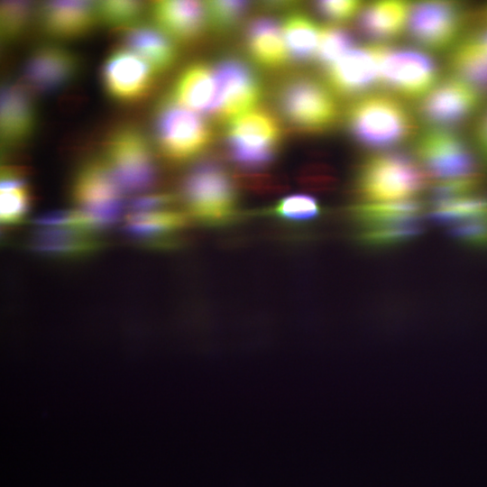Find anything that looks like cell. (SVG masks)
Returning <instances> with one entry per match:
<instances>
[{
    "instance_id": "37",
    "label": "cell",
    "mask_w": 487,
    "mask_h": 487,
    "mask_svg": "<svg viewBox=\"0 0 487 487\" xmlns=\"http://www.w3.org/2000/svg\"><path fill=\"white\" fill-rule=\"evenodd\" d=\"M482 184L478 173L439 179L431 188L432 203L473 195Z\"/></svg>"
},
{
    "instance_id": "36",
    "label": "cell",
    "mask_w": 487,
    "mask_h": 487,
    "mask_svg": "<svg viewBox=\"0 0 487 487\" xmlns=\"http://www.w3.org/2000/svg\"><path fill=\"white\" fill-rule=\"evenodd\" d=\"M208 20L217 30H228L238 24L249 9L244 1H209L206 3Z\"/></svg>"
},
{
    "instance_id": "15",
    "label": "cell",
    "mask_w": 487,
    "mask_h": 487,
    "mask_svg": "<svg viewBox=\"0 0 487 487\" xmlns=\"http://www.w3.org/2000/svg\"><path fill=\"white\" fill-rule=\"evenodd\" d=\"M482 94L455 77L435 86L418 106L426 122L440 126H454L468 119L479 107Z\"/></svg>"
},
{
    "instance_id": "12",
    "label": "cell",
    "mask_w": 487,
    "mask_h": 487,
    "mask_svg": "<svg viewBox=\"0 0 487 487\" xmlns=\"http://www.w3.org/2000/svg\"><path fill=\"white\" fill-rule=\"evenodd\" d=\"M464 14L457 4L424 1L410 6L408 18L409 37L422 47L442 51L458 38Z\"/></svg>"
},
{
    "instance_id": "23",
    "label": "cell",
    "mask_w": 487,
    "mask_h": 487,
    "mask_svg": "<svg viewBox=\"0 0 487 487\" xmlns=\"http://www.w3.org/2000/svg\"><path fill=\"white\" fill-rule=\"evenodd\" d=\"M125 48L145 60L158 73L170 69L177 60V49L171 39L160 29L136 24L124 37Z\"/></svg>"
},
{
    "instance_id": "33",
    "label": "cell",
    "mask_w": 487,
    "mask_h": 487,
    "mask_svg": "<svg viewBox=\"0 0 487 487\" xmlns=\"http://www.w3.org/2000/svg\"><path fill=\"white\" fill-rule=\"evenodd\" d=\"M266 214L287 221H308L321 214V207L309 195L292 194L278 200Z\"/></svg>"
},
{
    "instance_id": "29",
    "label": "cell",
    "mask_w": 487,
    "mask_h": 487,
    "mask_svg": "<svg viewBox=\"0 0 487 487\" xmlns=\"http://www.w3.org/2000/svg\"><path fill=\"white\" fill-rule=\"evenodd\" d=\"M431 219L446 226L487 218V198L475 195L432 203Z\"/></svg>"
},
{
    "instance_id": "8",
    "label": "cell",
    "mask_w": 487,
    "mask_h": 487,
    "mask_svg": "<svg viewBox=\"0 0 487 487\" xmlns=\"http://www.w3.org/2000/svg\"><path fill=\"white\" fill-rule=\"evenodd\" d=\"M73 198L100 228L114 222L122 207V188L103 159L91 160L77 172Z\"/></svg>"
},
{
    "instance_id": "31",
    "label": "cell",
    "mask_w": 487,
    "mask_h": 487,
    "mask_svg": "<svg viewBox=\"0 0 487 487\" xmlns=\"http://www.w3.org/2000/svg\"><path fill=\"white\" fill-rule=\"evenodd\" d=\"M354 43L352 32L345 27L329 25L321 28L317 63L326 69L353 49Z\"/></svg>"
},
{
    "instance_id": "22",
    "label": "cell",
    "mask_w": 487,
    "mask_h": 487,
    "mask_svg": "<svg viewBox=\"0 0 487 487\" xmlns=\"http://www.w3.org/2000/svg\"><path fill=\"white\" fill-rule=\"evenodd\" d=\"M245 45L251 58L266 69L281 68L289 60L282 28L271 18L261 17L251 22L245 32Z\"/></svg>"
},
{
    "instance_id": "38",
    "label": "cell",
    "mask_w": 487,
    "mask_h": 487,
    "mask_svg": "<svg viewBox=\"0 0 487 487\" xmlns=\"http://www.w3.org/2000/svg\"><path fill=\"white\" fill-rule=\"evenodd\" d=\"M299 184L307 189L326 191L336 183V179L329 167L323 164H308L303 167L298 176Z\"/></svg>"
},
{
    "instance_id": "43",
    "label": "cell",
    "mask_w": 487,
    "mask_h": 487,
    "mask_svg": "<svg viewBox=\"0 0 487 487\" xmlns=\"http://www.w3.org/2000/svg\"><path fill=\"white\" fill-rule=\"evenodd\" d=\"M486 20H487V11H486Z\"/></svg>"
},
{
    "instance_id": "28",
    "label": "cell",
    "mask_w": 487,
    "mask_h": 487,
    "mask_svg": "<svg viewBox=\"0 0 487 487\" xmlns=\"http://www.w3.org/2000/svg\"><path fill=\"white\" fill-rule=\"evenodd\" d=\"M31 196L25 179L15 170L1 172L0 214L5 225L21 222L30 207Z\"/></svg>"
},
{
    "instance_id": "20",
    "label": "cell",
    "mask_w": 487,
    "mask_h": 487,
    "mask_svg": "<svg viewBox=\"0 0 487 487\" xmlns=\"http://www.w3.org/2000/svg\"><path fill=\"white\" fill-rule=\"evenodd\" d=\"M216 92L214 69L206 63L196 62L181 71L169 97L191 111L212 114Z\"/></svg>"
},
{
    "instance_id": "4",
    "label": "cell",
    "mask_w": 487,
    "mask_h": 487,
    "mask_svg": "<svg viewBox=\"0 0 487 487\" xmlns=\"http://www.w3.org/2000/svg\"><path fill=\"white\" fill-rule=\"evenodd\" d=\"M278 105L286 121L304 133L329 130L339 114L330 88L309 77H296L285 82L278 93Z\"/></svg>"
},
{
    "instance_id": "17",
    "label": "cell",
    "mask_w": 487,
    "mask_h": 487,
    "mask_svg": "<svg viewBox=\"0 0 487 487\" xmlns=\"http://www.w3.org/2000/svg\"><path fill=\"white\" fill-rule=\"evenodd\" d=\"M152 14L158 29L181 42L198 39L208 19L206 4L198 1H157Z\"/></svg>"
},
{
    "instance_id": "10",
    "label": "cell",
    "mask_w": 487,
    "mask_h": 487,
    "mask_svg": "<svg viewBox=\"0 0 487 487\" xmlns=\"http://www.w3.org/2000/svg\"><path fill=\"white\" fill-rule=\"evenodd\" d=\"M214 73L217 92L213 115L230 122L255 108L262 87L256 73L246 63L228 58L216 64Z\"/></svg>"
},
{
    "instance_id": "42",
    "label": "cell",
    "mask_w": 487,
    "mask_h": 487,
    "mask_svg": "<svg viewBox=\"0 0 487 487\" xmlns=\"http://www.w3.org/2000/svg\"><path fill=\"white\" fill-rule=\"evenodd\" d=\"M479 36L483 41V43L485 44V46L487 47V31L482 32L481 34H479Z\"/></svg>"
},
{
    "instance_id": "24",
    "label": "cell",
    "mask_w": 487,
    "mask_h": 487,
    "mask_svg": "<svg viewBox=\"0 0 487 487\" xmlns=\"http://www.w3.org/2000/svg\"><path fill=\"white\" fill-rule=\"evenodd\" d=\"M410 5L403 1H379L364 6L358 18L361 32L372 40L399 36L408 22Z\"/></svg>"
},
{
    "instance_id": "14",
    "label": "cell",
    "mask_w": 487,
    "mask_h": 487,
    "mask_svg": "<svg viewBox=\"0 0 487 487\" xmlns=\"http://www.w3.org/2000/svg\"><path fill=\"white\" fill-rule=\"evenodd\" d=\"M156 75L141 57L126 48H121L106 57L101 78L111 98L121 103H134L148 96Z\"/></svg>"
},
{
    "instance_id": "35",
    "label": "cell",
    "mask_w": 487,
    "mask_h": 487,
    "mask_svg": "<svg viewBox=\"0 0 487 487\" xmlns=\"http://www.w3.org/2000/svg\"><path fill=\"white\" fill-rule=\"evenodd\" d=\"M237 188L257 195H275L285 191L289 184L286 179L279 175L244 171L233 175Z\"/></svg>"
},
{
    "instance_id": "5",
    "label": "cell",
    "mask_w": 487,
    "mask_h": 487,
    "mask_svg": "<svg viewBox=\"0 0 487 487\" xmlns=\"http://www.w3.org/2000/svg\"><path fill=\"white\" fill-rule=\"evenodd\" d=\"M281 140L277 118L265 108L253 110L229 122L225 142L230 159L254 170L273 161Z\"/></svg>"
},
{
    "instance_id": "30",
    "label": "cell",
    "mask_w": 487,
    "mask_h": 487,
    "mask_svg": "<svg viewBox=\"0 0 487 487\" xmlns=\"http://www.w3.org/2000/svg\"><path fill=\"white\" fill-rule=\"evenodd\" d=\"M421 219L360 229L357 240L368 247H389L409 242L422 233Z\"/></svg>"
},
{
    "instance_id": "39",
    "label": "cell",
    "mask_w": 487,
    "mask_h": 487,
    "mask_svg": "<svg viewBox=\"0 0 487 487\" xmlns=\"http://www.w3.org/2000/svg\"><path fill=\"white\" fill-rule=\"evenodd\" d=\"M448 227L450 235L461 243L487 246V218L465 221Z\"/></svg>"
},
{
    "instance_id": "1",
    "label": "cell",
    "mask_w": 487,
    "mask_h": 487,
    "mask_svg": "<svg viewBox=\"0 0 487 487\" xmlns=\"http://www.w3.org/2000/svg\"><path fill=\"white\" fill-rule=\"evenodd\" d=\"M233 176L214 161L194 166L184 178L181 194L189 218L209 226L228 225L238 217Z\"/></svg>"
},
{
    "instance_id": "16",
    "label": "cell",
    "mask_w": 487,
    "mask_h": 487,
    "mask_svg": "<svg viewBox=\"0 0 487 487\" xmlns=\"http://www.w3.org/2000/svg\"><path fill=\"white\" fill-rule=\"evenodd\" d=\"M79 62L66 48L42 45L35 49L24 67V78L34 89L41 92L58 90L77 75Z\"/></svg>"
},
{
    "instance_id": "13",
    "label": "cell",
    "mask_w": 487,
    "mask_h": 487,
    "mask_svg": "<svg viewBox=\"0 0 487 487\" xmlns=\"http://www.w3.org/2000/svg\"><path fill=\"white\" fill-rule=\"evenodd\" d=\"M386 49L380 44L351 49L324 69L328 87L344 97L365 94L380 83V66Z\"/></svg>"
},
{
    "instance_id": "2",
    "label": "cell",
    "mask_w": 487,
    "mask_h": 487,
    "mask_svg": "<svg viewBox=\"0 0 487 487\" xmlns=\"http://www.w3.org/2000/svg\"><path fill=\"white\" fill-rule=\"evenodd\" d=\"M352 137L362 146L382 150L397 146L414 132L408 108L387 95L371 94L354 100L345 115Z\"/></svg>"
},
{
    "instance_id": "40",
    "label": "cell",
    "mask_w": 487,
    "mask_h": 487,
    "mask_svg": "<svg viewBox=\"0 0 487 487\" xmlns=\"http://www.w3.org/2000/svg\"><path fill=\"white\" fill-rule=\"evenodd\" d=\"M315 7L317 12L326 19L345 22L360 11L362 4L359 1H318Z\"/></svg>"
},
{
    "instance_id": "27",
    "label": "cell",
    "mask_w": 487,
    "mask_h": 487,
    "mask_svg": "<svg viewBox=\"0 0 487 487\" xmlns=\"http://www.w3.org/2000/svg\"><path fill=\"white\" fill-rule=\"evenodd\" d=\"M289 56L297 62H308L316 57L321 28L308 15H288L281 26Z\"/></svg>"
},
{
    "instance_id": "34",
    "label": "cell",
    "mask_w": 487,
    "mask_h": 487,
    "mask_svg": "<svg viewBox=\"0 0 487 487\" xmlns=\"http://www.w3.org/2000/svg\"><path fill=\"white\" fill-rule=\"evenodd\" d=\"M32 4L25 1H4L1 3V38L8 41L20 36L28 24Z\"/></svg>"
},
{
    "instance_id": "32",
    "label": "cell",
    "mask_w": 487,
    "mask_h": 487,
    "mask_svg": "<svg viewBox=\"0 0 487 487\" xmlns=\"http://www.w3.org/2000/svg\"><path fill=\"white\" fill-rule=\"evenodd\" d=\"M96 5L97 20L117 29L138 24L143 12V4L138 1H99Z\"/></svg>"
},
{
    "instance_id": "18",
    "label": "cell",
    "mask_w": 487,
    "mask_h": 487,
    "mask_svg": "<svg viewBox=\"0 0 487 487\" xmlns=\"http://www.w3.org/2000/svg\"><path fill=\"white\" fill-rule=\"evenodd\" d=\"M42 29L57 39H75L90 32L97 21L96 2L48 1L41 5Z\"/></svg>"
},
{
    "instance_id": "9",
    "label": "cell",
    "mask_w": 487,
    "mask_h": 487,
    "mask_svg": "<svg viewBox=\"0 0 487 487\" xmlns=\"http://www.w3.org/2000/svg\"><path fill=\"white\" fill-rule=\"evenodd\" d=\"M437 77L435 60L416 50L387 48L381 61L380 83L406 98L427 95Z\"/></svg>"
},
{
    "instance_id": "3",
    "label": "cell",
    "mask_w": 487,
    "mask_h": 487,
    "mask_svg": "<svg viewBox=\"0 0 487 487\" xmlns=\"http://www.w3.org/2000/svg\"><path fill=\"white\" fill-rule=\"evenodd\" d=\"M427 175L410 156L378 153L360 165L354 190L363 202L411 199L427 184Z\"/></svg>"
},
{
    "instance_id": "21",
    "label": "cell",
    "mask_w": 487,
    "mask_h": 487,
    "mask_svg": "<svg viewBox=\"0 0 487 487\" xmlns=\"http://www.w3.org/2000/svg\"><path fill=\"white\" fill-rule=\"evenodd\" d=\"M168 207L132 209L126 220V230L133 237L146 243H170L188 226L186 212Z\"/></svg>"
},
{
    "instance_id": "19",
    "label": "cell",
    "mask_w": 487,
    "mask_h": 487,
    "mask_svg": "<svg viewBox=\"0 0 487 487\" xmlns=\"http://www.w3.org/2000/svg\"><path fill=\"white\" fill-rule=\"evenodd\" d=\"M35 109L28 92L15 83H5L1 90L0 133L5 145L27 140L35 127Z\"/></svg>"
},
{
    "instance_id": "41",
    "label": "cell",
    "mask_w": 487,
    "mask_h": 487,
    "mask_svg": "<svg viewBox=\"0 0 487 487\" xmlns=\"http://www.w3.org/2000/svg\"><path fill=\"white\" fill-rule=\"evenodd\" d=\"M476 145L487 161V109L479 119L475 127Z\"/></svg>"
},
{
    "instance_id": "26",
    "label": "cell",
    "mask_w": 487,
    "mask_h": 487,
    "mask_svg": "<svg viewBox=\"0 0 487 487\" xmlns=\"http://www.w3.org/2000/svg\"><path fill=\"white\" fill-rule=\"evenodd\" d=\"M450 64L457 78L482 94L487 91V47L479 35L460 42L454 49Z\"/></svg>"
},
{
    "instance_id": "25",
    "label": "cell",
    "mask_w": 487,
    "mask_h": 487,
    "mask_svg": "<svg viewBox=\"0 0 487 487\" xmlns=\"http://www.w3.org/2000/svg\"><path fill=\"white\" fill-rule=\"evenodd\" d=\"M423 205L417 199L362 202L350 207L352 220L360 229L421 219Z\"/></svg>"
},
{
    "instance_id": "11",
    "label": "cell",
    "mask_w": 487,
    "mask_h": 487,
    "mask_svg": "<svg viewBox=\"0 0 487 487\" xmlns=\"http://www.w3.org/2000/svg\"><path fill=\"white\" fill-rule=\"evenodd\" d=\"M416 152L427 171L440 179L477 173L473 153L465 141L452 131H425L418 139Z\"/></svg>"
},
{
    "instance_id": "7",
    "label": "cell",
    "mask_w": 487,
    "mask_h": 487,
    "mask_svg": "<svg viewBox=\"0 0 487 487\" xmlns=\"http://www.w3.org/2000/svg\"><path fill=\"white\" fill-rule=\"evenodd\" d=\"M103 160L124 193H139L156 180L157 170L146 136L133 126H122L109 137Z\"/></svg>"
},
{
    "instance_id": "6",
    "label": "cell",
    "mask_w": 487,
    "mask_h": 487,
    "mask_svg": "<svg viewBox=\"0 0 487 487\" xmlns=\"http://www.w3.org/2000/svg\"><path fill=\"white\" fill-rule=\"evenodd\" d=\"M212 128L196 112L167 97L155 118V137L161 154L172 162H184L203 152L212 141Z\"/></svg>"
}]
</instances>
